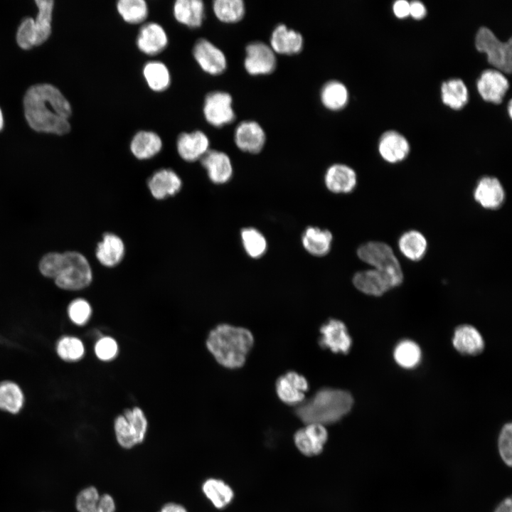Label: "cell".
<instances>
[{
  "mask_svg": "<svg viewBox=\"0 0 512 512\" xmlns=\"http://www.w3.org/2000/svg\"><path fill=\"white\" fill-rule=\"evenodd\" d=\"M23 105L25 118L34 131L58 135L70 132L71 105L56 87L46 83L31 86Z\"/></svg>",
  "mask_w": 512,
  "mask_h": 512,
  "instance_id": "6da1fadb",
  "label": "cell"
},
{
  "mask_svg": "<svg viewBox=\"0 0 512 512\" xmlns=\"http://www.w3.org/2000/svg\"><path fill=\"white\" fill-rule=\"evenodd\" d=\"M253 343L248 329L228 324L215 326L206 340V348L217 363L229 369L244 365Z\"/></svg>",
  "mask_w": 512,
  "mask_h": 512,
  "instance_id": "7a4b0ae2",
  "label": "cell"
},
{
  "mask_svg": "<svg viewBox=\"0 0 512 512\" xmlns=\"http://www.w3.org/2000/svg\"><path fill=\"white\" fill-rule=\"evenodd\" d=\"M353 404V398L348 391L326 388L298 405L296 415L305 424L325 426L339 421L350 412Z\"/></svg>",
  "mask_w": 512,
  "mask_h": 512,
  "instance_id": "3957f363",
  "label": "cell"
},
{
  "mask_svg": "<svg viewBox=\"0 0 512 512\" xmlns=\"http://www.w3.org/2000/svg\"><path fill=\"white\" fill-rule=\"evenodd\" d=\"M54 280L60 289L80 290L92 282V269L86 257L81 253L75 251L65 252L63 253L60 270Z\"/></svg>",
  "mask_w": 512,
  "mask_h": 512,
  "instance_id": "277c9868",
  "label": "cell"
},
{
  "mask_svg": "<svg viewBox=\"0 0 512 512\" xmlns=\"http://www.w3.org/2000/svg\"><path fill=\"white\" fill-rule=\"evenodd\" d=\"M358 257L374 269L389 275L397 286L403 281V272L393 250L388 244L371 241L361 245L357 250Z\"/></svg>",
  "mask_w": 512,
  "mask_h": 512,
  "instance_id": "5b68a950",
  "label": "cell"
},
{
  "mask_svg": "<svg viewBox=\"0 0 512 512\" xmlns=\"http://www.w3.org/2000/svg\"><path fill=\"white\" fill-rule=\"evenodd\" d=\"M148 429V421L139 407L127 408L114 420V430L118 444L124 449H130L142 443Z\"/></svg>",
  "mask_w": 512,
  "mask_h": 512,
  "instance_id": "8992f818",
  "label": "cell"
},
{
  "mask_svg": "<svg viewBox=\"0 0 512 512\" xmlns=\"http://www.w3.org/2000/svg\"><path fill=\"white\" fill-rule=\"evenodd\" d=\"M475 46L476 49L487 55L488 62L498 70L511 73L512 69L511 38L501 42L488 28L481 27L478 31Z\"/></svg>",
  "mask_w": 512,
  "mask_h": 512,
  "instance_id": "52a82bcc",
  "label": "cell"
},
{
  "mask_svg": "<svg viewBox=\"0 0 512 512\" xmlns=\"http://www.w3.org/2000/svg\"><path fill=\"white\" fill-rule=\"evenodd\" d=\"M232 95L225 91L215 90L208 92L203 103V115L205 120L214 127H222L232 123L235 119Z\"/></svg>",
  "mask_w": 512,
  "mask_h": 512,
  "instance_id": "ba28073f",
  "label": "cell"
},
{
  "mask_svg": "<svg viewBox=\"0 0 512 512\" xmlns=\"http://www.w3.org/2000/svg\"><path fill=\"white\" fill-rule=\"evenodd\" d=\"M194 60L205 73L216 76L227 69L228 60L224 52L210 41L200 38L192 48Z\"/></svg>",
  "mask_w": 512,
  "mask_h": 512,
  "instance_id": "9c48e42d",
  "label": "cell"
},
{
  "mask_svg": "<svg viewBox=\"0 0 512 512\" xmlns=\"http://www.w3.org/2000/svg\"><path fill=\"white\" fill-rule=\"evenodd\" d=\"M277 65L276 53L270 45L262 41H252L245 48L244 67L252 75L272 73Z\"/></svg>",
  "mask_w": 512,
  "mask_h": 512,
  "instance_id": "30bf717a",
  "label": "cell"
},
{
  "mask_svg": "<svg viewBox=\"0 0 512 512\" xmlns=\"http://www.w3.org/2000/svg\"><path fill=\"white\" fill-rule=\"evenodd\" d=\"M169 36L162 25L155 21L144 23L136 38V46L143 54L155 56L169 45Z\"/></svg>",
  "mask_w": 512,
  "mask_h": 512,
  "instance_id": "8fae6325",
  "label": "cell"
},
{
  "mask_svg": "<svg viewBox=\"0 0 512 512\" xmlns=\"http://www.w3.org/2000/svg\"><path fill=\"white\" fill-rule=\"evenodd\" d=\"M176 150L179 156L187 162L200 160L210 149V139L202 130L183 132L176 139Z\"/></svg>",
  "mask_w": 512,
  "mask_h": 512,
  "instance_id": "7c38bea8",
  "label": "cell"
},
{
  "mask_svg": "<svg viewBox=\"0 0 512 512\" xmlns=\"http://www.w3.org/2000/svg\"><path fill=\"white\" fill-rule=\"evenodd\" d=\"M319 344L334 353H347L351 348L352 338L346 325L340 320L329 319L320 328Z\"/></svg>",
  "mask_w": 512,
  "mask_h": 512,
  "instance_id": "4fadbf2b",
  "label": "cell"
},
{
  "mask_svg": "<svg viewBox=\"0 0 512 512\" xmlns=\"http://www.w3.org/2000/svg\"><path fill=\"white\" fill-rule=\"evenodd\" d=\"M327 439L325 426L316 423L306 424L305 427L296 432L294 437L297 448L302 454L309 457L319 454Z\"/></svg>",
  "mask_w": 512,
  "mask_h": 512,
  "instance_id": "5bb4252c",
  "label": "cell"
},
{
  "mask_svg": "<svg viewBox=\"0 0 512 512\" xmlns=\"http://www.w3.org/2000/svg\"><path fill=\"white\" fill-rule=\"evenodd\" d=\"M234 142L241 151L257 154L265 146L266 134L258 122L253 120L242 121L235 129Z\"/></svg>",
  "mask_w": 512,
  "mask_h": 512,
  "instance_id": "9a60e30c",
  "label": "cell"
},
{
  "mask_svg": "<svg viewBox=\"0 0 512 512\" xmlns=\"http://www.w3.org/2000/svg\"><path fill=\"white\" fill-rule=\"evenodd\" d=\"M354 286L361 292L371 296L380 297L397 286L386 273L375 269L357 272L353 278Z\"/></svg>",
  "mask_w": 512,
  "mask_h": 512,
  "instance_id": "2e32d148",
  "label": "cell"
},
{
  "mask_svg": "<svg viewBox=\"0 0 512 512\" xmlns=\"http://www.w3.org/2000/svg\"><path fill=\"white\" fill-rule=\"evenodd\" d=\"M308 388L306 379L294 371L280 376L276 383V392L279 398L288 405L302 403Z\"/></svg>",
  "mask_w": 512,
  "mask_h": 512,
  "instance_id": "e0dca14e",
  "label": "cell"
},
{
  "mask_svg": "<svg viewBox=\"0 0 512 512\" xmlns=\"http://www.w3.org/2000/svg\"><path fill=\"white\" fill-rule=\"evenodd\" d=\"M509 87L508 79L498 70H486L477 81V89L486 102L499 104Z\"/></svg>",
  "mask_w": 512,
  "mask_h": 512,
  "instance_id": "ac0fdd59",
  "label": "cell"
},
{
  "mask_svg": "<svg viewBox=\"0 0 512 512\" xmlns=\"http://www.w3.org/2000/svg\"><path fill=\"white\" fill-rule=\"evenodd\" d=\"M200 161L213 183L223 184L231 178L233 172V165L226 153L209 149Z\"/></svg>",
  "mask_w": 512,
  "mask_h": 512,
  "instance_id": "d6986e66",
  "label": "cell"
},
{
  "mask_svg": "<svg viewBox=\"0 0 512 512\" xmlns=\"http://www.w3.org/2000/svg\"><path fill=\"white\" fill-rule=\"evenodd\" d=\"M505 191L496 177L484 176L475 187L474 198L483 208L489 210L499 208L505 200Z\"/></svg>",
  "mask_w": 512,
  "mask_h": 512,
  "instance_id": "ffe728a7",
  "label": "cell"
},
{
  "mask_svg": "<svg viewBox=\"0 0 512 512\" xmlns=\"http://www.w3.org/2000/svg\"><path fill=\"white\" fill-rule=\"evenodd\" d=\"M270 46L275 53L294 55L302 51L304 38L299 31L280 23L271 33Z\"/></svg>",
  "mask_w": 512,
  "mask_h": 512,
  "instance_id": "44dd1931",
  "label": "cell"
},
{
  "mask_svg": "<svg viewBox=\"0 0 512 512\" xmlns=\"http://www.w3.org/2000/svg\"><path fill=\"white\" fill-rule=\"evenodd\" d=\"M148 187L154 198L162 200L178 193L182 187V181L174 170L161 169L150 176Z\"/></svg>",
  "mask_w": 512,
  "mask_h": 512,
  "instance_id": "7402d4cb",
  "label": "cell"
},
{
  "mask_svg": "<svg viewBox=\"0 0 512 512\" xmlns=\"http://www.w3.org/2000/svg\"><path fill=\"white\" fill-rule=\"evenodd\" d=\"M172 14L178 23L198 28L206 18V6L202 0H176L172 5Z\"/></svg>",
  "mask_w": 512,
  "mask_h": 512,
  "instance_id": "603a6c76",
  "label": "cell"
},
{
  "mask_svg": "<svg viewBox=\"0 0 512 512\" xmlns=\"http://www.w3.org/2000/svg\"><path fill=\"white\" fill-rule=\"evenodd\" d=\"M326 188L335 193L351 192L357 183V176L350 166L335 164L328 168L324 176Z\"/></svg>",
  "mask_w": 512,
  "mask_h": 512,
  "instance_id": "cb8c5ba5",
  "label": "cell"
},
{
  "mask_svg": "<svg viewBox=\"0 0 512 512\" xmlns=\"http://www.w3.org/2000/svg\"><path fill=\"white\" fill-rule=\"evenodd\" d=\"M163 148L160 135L152 130H139L132 137L129 149L137 159H150L157 155Z\"/></svg>",
  "mask_w": 512,
  "mask_h": 512,
  "instance_id": "d4e9b609",
  "label": "cell"
},
{
  "mask_svg": "<svg viewBox=\"0 0 512 512\" xmlns=\"http://www.w3.org/2000/svg\"><path fill=\"white\" fill-rule=\"evenodd\" d=\"M378 151L384 160L395 164L407 157L410 152V144L405 137L400 133L388 131L380 138Z\"/></svg>",
  "mask_w": 512,
  "mask_h": 512,
  "instance_id": "484cf974",
  "label": "cell"
},
{
  "mask_svg": "<svg viewBox=\"0 0 512 512\" xmlns=\"http://www.w3.org/2000/svg\"><path fill=\"white\" fill-rule=\"evenodd\" d=\"M452 343L462 354L478 355L484 348V341L479 331L471 325H460L454 331Z\"/></svg>",
  "mask_w": 512,
  "mask_h": 512,
  "instance_id": "4316f807",
  "label": "cell"
},
{
  "mask_svg": "<svg viewBox=\"0 0 512 512\" xmlns=\"http://www.w3.org/2000/svg\"><path fill=\"white\" fill-rule=\"evenodd\" d=\"M125 254V245L123 240L117 235L107 233L97 244L96 257L104 266L112 267L117 265Z\"/></svg>",
  "mask_w": 512,
  "mask_h": 512,
  "instance_id": "83f0119b",
  "label": "cell"
},
{
  "mask_svg": "<svg viewBox=\"0 0 512 512\" xmlns=\"http://www.w3.org/2000/svg\"><path fill=\"white\" fill-rule=\"evenodd\" d=\"M142 76L147 87L154 92H163L171 85V74L169 67L159 60L146 61L142 67Z\"/></svg>",
  "mask_w": 512,
  "mask_h": 512,
  "instance_id": "f1b7e54d",
  "label": "cell"
},
{
  "mask_svg": "<svg viewBox=\"0 0 512 512\" xmlns=\"http://www.w3.org/2000/svg\"><path fill=\"white\" fill-rule=\"evenodd\" d=\"M333 236L328 230L317 227H308L302 236L305 250L314 256H324L331 250Z\"/></svg>",
  "mask_w": 512,
  "mask_h": 512,
  "instance_id": "f546056e",
  "label": "cell"
},
{
  "mask_svg": "<svg viewBox=\"0 0 512 512\" xmlns=\"http://www.w3.org/2000/svg\"><path fill=\"white\" fill-rule=\"evenodd\" d=\"M348 98L349 94L346 85L336 80L326 82L320 92L321 104L331 111L344 108L348 104Z\"/></svg>",
  "mask_w": 512,
  "mask_h": 512,
  "instance_id": "4dcf8cb0",
  "label": "cell"
},
{
  "mask_svg": "<svg viewBox=\"0 0 512 512\" xmlns=\"http://www.w3.org/2000/svg\"><path fill=\"white\" fill-rule=\"evenodd\" d=\"M25 396L21 388L11 380L0 382V410L18 414L23 408Z\"/></svg>",
  "mask_w": 512,
  "mask_h": 512,
  "instance_id": "1f68e13d",
  "label": "cell"
},
{
  "mask_svg": "<svg viewBox=\"0 0 512 512\" xmlns=\"http://www.w3.org/2000/svg\"><path fill=\"white\" fill-rule=\"evenodd\" d=\"M202 491L212 504L218 509L228 506L234 496L232 488L218 479H206L202 484Z\"/></svg>",
  "mask_w": 512,
  "mask_h": 512,
  "instance_id": "d6a6232c",
  "label": "cell"
},
{
  "mask_svg": "<svg viewBox=\"0 0 512 512\" xmlns=\"http://www.w3.org/2000/svg\"><path fill=\"white\" fill-rule=\"evenodd\" d=\"M398 246L405 257L416 262L425 256L427 242L425 237L420 232L412 230L404 233L400 236Z\"/></svg>",
  "mask_w": 512,
  "mask_h": 512,
  "instance_id": "836d02e7",
  "label": "cell"
},
{
  "mask_svg": "<svg viewBox=\"0 0 512 512\" xmlns=\"http://www.w3.org/2000/svg\"><path fill=\"white\" fill-rule=\"evenodd\" d=\"M115 7L123 21L132 25L143 24L149 14V5L145 0H119Z\"/></svg>",
  "mask_w": 512,
  "mask_h": 512,
  "instance_id": "e575fe53",
  "label": "cell"
},
{
  "mask_svg": "<svg viewBox=\"0 0 512 512\" xmlns=\"http://www.w3.org/2000/svg\"><path fill=\"white\" fill-rule=\"evenodd\" d=\"M35 3L38 9V13L34 19L36 46H40L45 43L51 34L54 1L52 0H38Z\"/></svg>",
  "mask_w": 512,
  "mask_h": 512,
  "instance_id": "d590c367",
  "label": "cell"
},
{
  "mask_svg": "<svg viewBox=\"0 0 512 512\" xmlns=\"http://www.w3.org/2000/svg\"><path fill=\"white\" fill-rule=\"evenodd\" d=\"M442 100L452 109H462L468 102V90L461 79H451L444 82L441 87Z\"/></svg>",
  "mask_w": 512,
  "mask_h": 512,
  "instance_id": "8d00e7d4",
  "label": "cell"
},
{
  "mask_svg": "<svg viewBox=\"0 0 512 512\" xmlns=\"http://www.w3.org/2000/svg\"><path fill=\"white\" fill-rule=\"evenodd\" d=\"M212 9L216 18L225 23H237L245 14L242 0H215L212 3Z\"/></svg>",
  "mask_w": 512,
  "mask_h": 512,
  "instance_id": "74e56055",
  "label": "cell"
},
{
  "mask_svg": "<svg viewBox=\"0 0 512 512\" xmlns=\"http://www.w3.org/2000/svg\"><path fill=\"white\" fill-rule=\"evenodd\" d=\"M56 353L58 357L66 362H76L82 359L85 353L83 342L77 336L66 335L57 342Z\"/></svg>",
  "mask_w": 512,
  "mask_h": 512,
  "instance_id": "f35d334b",
  "label": "cell"
},
{
  "mask_svg": "<svg viewBox=\"0 0 512 512\" xmlns=\"http://www.w3.org/2000/svg\"><path fill=\"white\" fill-rule=\"evenodd\" d=\"M396 363L404 368L415 367L421 360L420 346L413 341L403 340L398 343L393 353Z\"/></svg>",
  "mask_w": 512,
  "mask_h": 512,
  "instance_id": "ab89813d",
  "label": "cell"
},
{
  "mask_svg": "<svg viewBox=\"0 0 512 512\" xmlns=\"http://www.w3.org/2000/svg\"><path fill=\"white\" fill-rule=\"evenodd\" d=\"M240 235L244 249L250 257L258 258L265 254L267 243L259 230L254 228H245L242 230Z\"/></svg>",
  "mask_w": 512,
  "mask_h": 512,
  "instance_id": "60d3db41",
  "label": "cell"
},
{
  "mask_svg": "<svg viewBox=\"0 0 512 512\" xmlns=\"http://www.w3.org/2000/svg\"><path fill=\"white\" fill-rule=\"evenodd\" d=\"M92 309L85 299L73 300L68 306V316L73 324L77 326L85 325L91 318Z\"/></svg>",
  "mask_w": 512,
  "mask_h": 512,
  "instance_id": "b9f144b4",
  "label": "cell"
},
{
  "mask_svg": "<svg viewBox=\"0 0 512 512\" xmlns=\"http://www.w3.org/2000/svg\"><path fill=\"white\" fill-rule=\"evenodd\" d=\"M16 42L23 50H29L37 46L34 18L26 17L22 20L17 29Z\"/></svg>",
  "mask_w": 512,
  "mask_h": 512,
  "instance_id": "7bdbcfd3",
  "label": "cell"
},
{
  "mask_svg": "<svg viewBox=\"0 0 512 512\" xmlns=\"http://www.w3.org/2000/svg\"><path fill=\"white\" fill-rule=\"evenodd\" d=\"M100 494L93 486L87 487L78 494L75 506L78 512H99Z\"/></svg>",
  "mask_w": 512,
  "mask_h": 512,
  "instance_id": "ee69618b",
  "label": "cell"
},
{
  "mask_svg": "<svg viewBox=\"0 0 512 512\" xmlns=\"http://www.w3.org/2000/svg\"><path fill=\"white\" fill-rule=\"evenodd\" d=\"M94 352L99 360L104 362L110 361L118 355L119 346L113 337L101 336L95 343Z\"/></svg>",
  "mask_w": 512,
  "mask_h": 512,
  "instance_id": "f6af8a7d",
  "label": "cell"
},
{
  "mask_svg": "<svg viewBox=\"0 0 512 512\" xmlns=\"http://www.w3.org/2000/svg\"><path fill=\"white\" fill-rule=\"evenodd\" d=\"M511 440L512 425L511 422H508L502 427L498 439L499 454L504 463L508 466L512 465Z\"/></svg>",
  "mask_w": 512,
  "mask_h": 512,
  "instance_id": "bcb514c9",
  "label": "cell"
},
{
  "mask_svg": "<svg viewBox=\"0 0 512 512\" xmlns=\"http://www.w3.org/2000/svg\"><path fill=\"white\" fill-rule=\"evenodd\" d=\"M63 253L50 252L41 259L39 264L41 273L48 278L55 279L60 270Z\"/></svg>",
  "mask_w": 512,
  "mask_h": 512,
  "instance_id": "7dc6e473",
  "label": "cell"
},
{
  "mask_svg": "<svg viewBox=\"0 0 512 512\" xmlns=\"http://www.w3.org/2000/svg\"><path fill=\"white\" fill-rule=\"evenodd\" d=\"M115 503L109 494H104L99 499V512H114Z\"/></svg>",
  "mask_w": 512,
  "mask_h": 512,
  "instance_id": "c3c4849f",
  "label": "cell"
},
{
  "mask_svg": "<svg viewBox=\"0 0 512 512\" xmlns=\"http://www.w3.org/2000/svg\"><path fill=\"white\" fill-rule=\"evenodd\" d=\"M393 12L400 18H403L410 15V3L405 0L397 1L393 4Z\"/></svg>",
  "mask_w": 512,
  "mask_h": 512,
  "instance_id": "681fc988",
  "label": "cell"
},
{
  "mask_svg": "<svg viewBox=\"0 0 512 512\" xmlns=\"http://www.w3.org/2000/svg\"><path fill=\"white\" fill-rule=\"evenodd\" d=\"M427 11L425 5L418 1L410 3V15L415 19H421L426 15Z\"/></svg>",
  "mask_w": 512,
  "mask_h": 512,
  "instance_id": "f907efd6",
  "label": "cell"
},
{
  "mask_svg": "<svg viewBox=\"0 0 512 512\" xmlns=\"http://www.w3.org/2000/svg\"><path fill=\"white\" fill-rule=\"evenodd\" d=\"M159 512H188L181 505L176 503H169L161 507Z\"/></svg>",
  "mask_w": 512,
  "mask_h": 512,
  "instance_id": "816d5d0a",
  "label": "cell"
},
{
  "mask_svg": "<svg viewBox=\"0 0 512 512\" xmlns=\"http://www.w3.org/2000/svg\"><path fill=\"white\" fill-rule=\"evenodd\" d=\"M494 512H512L511 498L508 497L503 500L498 505Z\"/></svg>",
  "mask_w": 512,
  "mask_h": 512,
  "instance_id": "f5cc1de1",
  "label": "cell"
},
{
  "mask_svg": "<svg viewBox=\"0 0 512 512\" xmlns=\"http://www.w3.org/2000/svg\"><path fill=\"white\" fill-rule=\"evenodd\" d=\"M4 126V119L1 109L0 108V132L3 129Z\"/></svg>",
  "mask_w": 512,
  "mask_h": 512,
  "instance_id": "db71d44e",
  "label": "cell"
},
{
  "mask_svg": "<svg viewBox=\"0 0 512 512\" xmlns=\"http://www.w3.org/2000/svg\"><path fill=\"white\" fill-rule=\"evenodd\" d=\"M511 104H512V102L510 100L508 102V115L510 117H511V116H512V105H511Z\"/></svg>",
  "mask_w": 512,
  "mask_h": 512,
  "instance_id": "11a10c76",
  "label": "cell"
}]
</instances>
